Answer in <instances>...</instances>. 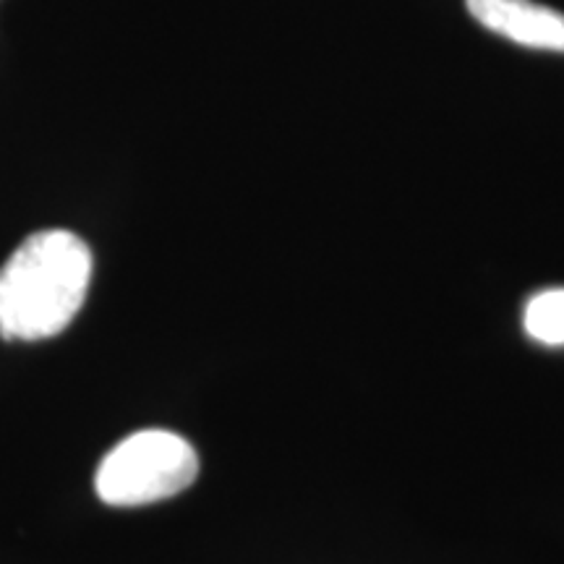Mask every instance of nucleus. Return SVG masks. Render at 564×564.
Instances as JSON below:
<instances>
[{"label":"nucleus","mask_w":564,"mask_h":564,"mask_svg":"<svg viewBox=\"0 0 564 564\" xmlns=\"http://www.w3.org/2000/svg\"><path fill=\"white\" fill-rule=\"evenodd\" d=\"M91 253L68 230H40L0 270V335L45 340L63 333L89 291Z\"/></svg>","instance_id":"obj_1"},{"label":"nucleus","mask_w":564,"mask_h":564,"mask_svg":"<svg viewBox=\"0 0 564 564\" xmlns=\"http://www.w3.org/2000/svg\"><path fill=\"white\" fill-rule=\"evenodd\" d=\"M468 11L486 30L535 51L564 53V17L533 0H468Z\"/></svg>","instance_id":"obj_3"},{"label":"nucleus","mask_w":564,"mask_h":564,"mask_svg":"<svg viewBox=\"0 0 564 564\" xmlns=\"http://www.w3.org/2000/svg\"><path fill=\"white\" fill-rule=\"evenodd\" d=\"M196 474L199 457L192 444L165 429H147L110 449L97 468L95 489L105 505L139 507L175 497Z\"/></svg>","instance_id":"obj_2"},{"label":"nucleus","mask_w":564,"mask_h":564,"mask_svg":"<svg viewBox=\"0 0 564 564\" xmlns=\"http://www.w3.org/2000/svg\"><path fill=\"white\" fill-rule=\"evenodd\" d=\"M523 324L535 343L564 345V288L533 295L525 306Z\"/></svg>","instance_id":"obj_4"}]
</instances>
